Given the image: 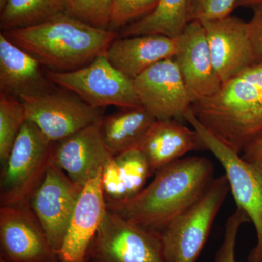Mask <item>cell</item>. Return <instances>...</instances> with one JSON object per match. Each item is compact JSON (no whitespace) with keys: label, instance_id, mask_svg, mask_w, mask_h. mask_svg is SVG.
I'll use <instances>...</instances> for the list:
<instances>
[{"label":"cell","instance_id":"obj_33","mask_svg":"<svg viewBox=\"0 0 262 262\" xmlns=\"http://www.w3.org/2000/svg\"><path fill=\"white\" fill-rule=\"evenodd\" d=\"M7 2H8V0H0V9H1V10L4 8Z\"/></svg>","mask_w":262,"mask_h":262},{"label":"cell","instance_id":"obj_12","mask_svg":"<svg viewBox=\"0 0 262 262\" xmlns=\"http://www.w3.org/2000/svg\"><path fill=\"white\" fill-rule=\"evenodd\" d=\"M142 105L156 120L186 121L192 101L173 58L155 63L134 80Z\"/></svg>","mask_w":262,"mask_h":262},{"label":"cell","instance_id":"obj_14","mask_svg":"<svg viewBox=\"0 0 262 262\" xmlns=\"http://www.w3.org/2000/svg\"><path fill=\"white\" fill-rule=\"evenodd\" d=\"M101 120L55 143L53 146V163L81 187L101 173L114 157L103 142Z\"/></svg>","mask_w":262,"mask_h":262},{"label":"cell","instance_id":"obj_9","mask_svg":"<svg viewBox=\"0 0 262 262\" xmlns=\"http://www.w3.org/2000/svg\"><path fill=\"white\" fill-rule=\"evenodd\" d=\"M20 99L27 120L35 124L52 142L63 140L103 117L102 110L92 107L73 93L50 90Z\"/></svg>","mask_w":262,"mask_h":262},{"label":"cell","instance_id":"obj_18","mask_svg":"<svg viewBox=\"0 0 262 262\" xmlns=\"http://www.w3.org/2000/svg\"><path fill=\"white\" fill-rule=\"evenodd\" d=\"M139 149L145 155L151 174L189 151L207 149L194 128H189L177 120H157Z\"/></svg>","mask_w":262,"mask_h":262},{"label":"cell","instance_id":"obj_1","mask_svg":"<svg viewBox=\"0 0 262 262\" xmlns=\"http://www.w3.org/2000/svg\"><path fill=\"white\" fill-rule=\"evenodd\" d=\"M214 174L213 163L189 157L169 164L135 196L106 201L108 211L155 233L160 234L206 192Z\"/></svg>","mask_w":262,"mask_h":262},{"label":"cell","instance_id":"obj_19","mask_svg":"<svg viewBox=\"0 0 262 262\" xmlns=\"http://www.w3.org/2000/svg\"><path fill=\"white\" fill-rule=\"evenodd\" d=\"M42 64L3 33L0 34V89L20 98L51 90Z\"/></svg>","mask_w":262,"mask_h":262},{"label":"cell","instance_id":"obj_32","mask_svg":"<svg viewBox=\"0 0 262 262\" xmlns=\"http://www.w3.org/2000/svg\"><path fill=\"white\" fill-rule=\"evenodd\" d=\"M260 3H262V0H238L237 5H236V8H237V7H250V8H252V7L260 4Z\"/></svg>","mask_w":262,"mask_h":262},{"label":"cell","instance_id":"obj_11","mask_svg":"<svg viewBox=\"0 0 262 262\" xmlns=\"http://www.w3.org/2000/svg\"><path fill=\"white\" fill-rule=\"evenodd\" d=\"M82 188L72 182L52 160L42 182L31 198L29 206L57 254Z\"/></svg>","mask_w":262,"mask_h":262},{"label":"cell","instance_id":"obj_16","mask_svg":"<svg viewBox=\"0 0 262 262\" xmlns=\"http://www.w3.org/2000/svg\"><path fill=\"white\" fill-rule=\"evenodd\" d=\"M101 174L82 188L58 253L60 262H87L90 247L108 211Z\"/></svg>","mask_w":262,"mask_h":262},{"label":"cell","instance_id":"obj_24","mask_svg":"<svg viewBox=\"0 0 262 262\" xmlns=\"http://www.w3.org/2000/svg\"><path fill=\"white\" fill-rule=\"evenodd\" d=\"M114 157L125 183L128 199L140 192L147 179L152 175L149 163L139 148L127 150Z\"/></svg>","mask_w":262,"mask_h":262},{"label":"cell","instance_id":"obj_28","mask_svg":"<svg viewBox=\"0 0 262 262\" xmlns=\"http://www.w3.org/2000/svg\"><path fill=\"white\" fill-rule=\"evenodd\" d=\"M238 0H190L189 21L205 22L225 18L236 8Z\"/></svg>","mask_w":262,"mask_h":262},{"label":"cell","instance_id":"obj_10","mask_svg":"<svg viewBox=\"0 0 262 262\" xmlns=\"http://www.w3.org/2000/svg\"><path fill=\"white\" fill-rule=\"evenodd\" d=\"M1 262H60L30 206L0 208Z\"/></svg>","mask_w":262,"mask_h":262},{"label":"cell","instance_id":"obj_13","mask_svg":"<svg viewBox=\"0 0 262 262\" xmlns=\"http://www.w3.org/2000/svg\"><path fill=\"white\" fill-rule=\"evenodd\" d=\"M177 39V52L173 58L192 103L213 96L222 82L213 67L203 24L190 22Z\"/></svg>","mask_w":262,"mask_h":262},{"label":"cell","instance_id":"obj_31","mask_svg":"<svg viewBox=\"0 0 262 262\" xmlns=\"http://www.w3.org/2000/svg\"><path fill=\"white\" fill-rule=\"evenodd\" d=\"M245 160L262 165V136L253 141L241 155Z\"/></svg>","mask_w":262,"mask_h":262},{"label":"cell","instance_id":"obj_25","mask_svg":"<svg viewBox=\"0 0 262 262\" xmlns=\"http://www.w3.org/2000/svg\"><path fill=\"white\" fill-rule=\"evenodd\" d=\"M67 13L81 21L110 29L113 0H66Z\"/></svg>","mask_w":262,"mask_h":262},{"label":"cell","instance_id":"obj_23","mask_svg":"<svg viewBox=\"0 0 262 262\" xmlns=\"http://www.w3.org/2000/svg\"><path fill=\"white\" fill-rule=\"evenodd\" d=\"M26 118L25 110L20 98L0 93V160L2 164L9 157Z\"/></svg>","mask_w":262,"mask_h":262},{"label":"cell","instance_id":"obj_4","mask_svg":"<svg viewBox=\"0 0 262 262\" xmlns=\"http://www.w3.org/2000/svg\"><path fill=\"white\" fill-rule=\"evenodd\" d=\"M54 144L35 124L26 120L3 164L1 206H29L51 163Z\"/></svg>","mask_w":262,"mask_h":262},{"label":"cell","instance_id":"obj_26","mask_svg":"<svg viewBox=\"0 0 262 262\" xmlns=\"http://www.w3.org/2000/svg\"><path fill=\"white\" fill-rule=\"evenodd\" d=\"M159 0H113L110 29L126 27L154 10Z\"/></svg>","mask_w":262,"mask_h":262},{"label":"cell","instance_id":"obj_20","mask_svg":"<svg viewBox=\"0 0 262 262\" xmlns=\"http://www.w3.org/2000/svg\"><path fill=\"white\" fill-rule=\"evenodd\" d=\"M156 120L144 106L123 108L101 120L103 142L113 156L139 148Z\"/></svg>","mask_w":262,"mask_h":262},{"label":"cell","instance_id":"obj_29","mask_svg":"<svg viewBox=\"0 0 262 262\" xmlns=\"http://www.w3.org/2000/svg\"><path fill=\"white\" fill-rule=\"evenodd\" d=\"M101 183L106 201H118L127 199L126 187L115 157L103 167Z\"/></svg>","mask_w":262,"mask_h":262},{"label":"cell","instance_id":"obj_15","mask_svg":"<svg viewBox=\"0 0 262 262\" xmlns=\"http://www.w3.org/2000/svg\"><path fill=\"white\" fill-rule=\"evenodd\" d=\"M201 23L206 30L213 67L222 83L256 63L248 22L230 15Z\"/></svg>","mask_w":262,"mask_h":262},{"label":"cell","instance_id":"obj_3","mask_svg":"<svg viewBox=\"0 0 262 262\" xmlns=\"http://www.w3.org/2000/svg\"><path fill=\"white\" fill-rule=\"evenodd\" d=\"M48 70L71 72L105 54L119 37L115 31L84 23L67 13L38 25L3 32Z\"/></svg>","mask_w":262,"mask_h":262},{"label":"cell","instance_id":"obj_2","mask_svg":"<svg viewBox=\"0 0 262 262\" xmlns=\"http://www.w3.org/2000/svg\"><path fill=\"white\" fill-rule=\"evenodd\" d=\"M190 108L207 130L242 154L262 136V63L224 82L214 95Z\"/></svg>","mask_w":262,"mask_h":262},{"label":"cell","instance_id":"obj_27","mask_svg":"<svg viewBox=\"0 0 262 262\" xmlns=\"http://www.w3.org/2000/svg\"><path fill=\"white\" fill-rule=\"evenodd\" d=\"M249 222L251 221L246 212L237 206L226 222L223 241L215 255L214 262H237L235 249L239 230L242 225Z\"/></svg>","mask_w":262,"mask_h":262},{"label":"cell","instance_id":"obj_22","mask_svg":"<svg viewBox=\"0 0 262 262\" xmlns=\"http://www.w3.org/2000/svg\"><path fill=\"white\" fill-rule=\"evenodd\" d=\"M65 13L66 0H8L1 10L0 27L3 32L26 28Z\"/></svg>","mask_w":262,"mask_h":262},{"label":"cell","instance_id":"obj_7","mask_svg":"<svg viewBox=\"0 0 262 262\" xmlns=\"http://www.w3.org/2000/svg\"><path fill=\"white\" fill-rule=\"evenodd\" d=\"M45 72L52 83L77 95L92 107L102 110L108 106H142L134 80L117 70L105 54L78 70L66 72L47 70Z\"/></svg>","mask_w":262,"mask_h":262},{"label":"cell","instance_id":"obj_21","mask_svg":"<svg viewBox=\"0 0 262 262\" xmlns=\"http://www.w3.org/2000/svg\"><path fill=\"white\" fill-rule=\"evenodd\" d=\"M189 3L190 0H159L151 13L126 26L121 36L160 34L177 39L189 23Z\"/></svg>","mask_w":262,"mask_h":262},{"label":"cell","instance_id":"obj_6","mask_svg":"<svg viewBox=\"0 0 262 262\" xmlns=\"http://www.w3.org/2000/svg\"><path fill=\"white\" fill-rule=\"evenodd\" d=\"M184 118L223 167L236 205L246 212L254 226L257 239L248 255V262H262V165L246 161L222 142L202 125L191 108Z\"/></svg>","mask_w":262,"mask_h":262},{"label":"cell","instance_id":"obj_30","mask_svg":"<svg viewBox=\"0 0 262 262\" xmlns=\"http://www.w3.org/2000/svg\"><path fill=\"white\" fill-rule=\"evenodd\" d=\"M253 16L248 22V34L256 63H262V3L252 7Z\"/></svg>","mask_w":262,"mask_h":262},{"label":"cell","instance_id":"obj_8","mask_svg":"<svg viewBox=\"0 0 262 262\" xmlns=\"http://www.w3.org/2000/svg\"><path fill=\"white\" fill-rule=\"evenodd\" d=\"M87 262L166 261L159 234L107 211L90 247Z\"/></svg>","mask_w":262,"mask_h":262},{"label":"cell","instance_id":"obj_5","mask_svg":"<svg viewBox=\"0 0 262 262\" xmlns=\"http://www.w3.org/2000/svg\"><path fill=\"white\" fill-rule=\"evenodd\" d=\"M230 192L225 174L160 234L166 262H196L206 245L215 217Z\"/></svg>","mask_w":262,"mask_h":262},{"label":"cell","instance_id":"obj_17","mask_svg":"<svg viewBox=\"0 0 262 262\" xmlns=\"http://www.w3.org/2000/svg\"><path fill=\"white\" fill-rule=\"evenodd\" d=\"M177 39L160 34H146L115 39L108 46L106 55L112 65L131 80L155 63L173 58Z\"/></svg>","mask_w":262,"mask_h":262}]
</instances>
